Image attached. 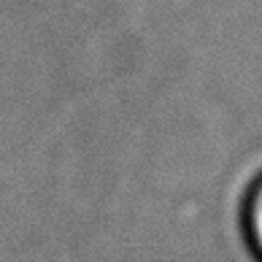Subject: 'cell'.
<instances>
[{
    "mask_svg": "<svg viewBox=\"0 0 262 262\" xmlns=\"http://www.w3.org/2000/svg\"><path fill=\"white\" fill-rule=\"evenodd\" d=\"M244 225H246V235L251 241V249L257 251V259L262 262V179L251 187L246 198Z\"/></svg>",
    "mask_w": 262,
    "mask_h": 262,
    "instance_id": "obj_1",
    "label": "cell"
}]
</instances>
